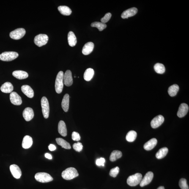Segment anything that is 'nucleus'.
Returning <instances> with one entry per match:
<instances>
[{
	"mask_svg": "<svg viewBox=\"0 0 189 189\" xmlns=\"http://www.w3.org/2000/svg\"><path fill=\"white\" fill-rule=\"evenodd\" d=\"M105 162V158H101L100 159H97L96 161V164L98 166H104V164Z\"/></svg>",
	"mask_w": 189,
	"mask_h": 189,
	"instance_id": "obj_40",
	"label": "nucleus"
},
{
	"mask_svg": "<svg viewBox=\"0 0 189 189\" xmlns=\"http://www.w3.org/2000/svg\"><path fill=\"white\" fill-rule=\"evenodd\" d=\"M138 9L136 8L132 7L124 11L121 15V17L123 19L128 18L136 15Z\"/></svg>",
	"mask_w": 189,
	"mask_h": 189,
	"instance_id": "obj_12",
	"label": "nucleus"
},
{
	"mask_svg": "<svg viewBox=\"0 0 189 189\" xmlns=\"http://www.w3.org/2000/svg\"><path fill=\"white\" fill-rule=\"evenodd\" d=\"M49 149L50 151H54L56 149V146L53 144H50L48 146Z\"/></svg>",
	"mask_w": 189,
	"mask_h": 189,
	"instance_id": "obj_41",
	"label": "nucleus"
},
{
	"mask_svg": "<svg viewBox=\"0 0 189 189\" xmlns=\"http://www.w3.org/2000/svg\"><path fill=\"white\" fill-rule=\"evenodd\" d=\"M111 17V14L110 13H106L103 18L101 19V23H105L109 21Z\"/></svg>",
	"mask_w": 189,
	"mask_h": 189,
	"instance_id": "obj_38",
	"label": "nucleus"
},
{
	"mask_svg": "<svg viewBox=\"0 0 189 189\" xmlns=\"http://www.w3.org/2000/svg\"><path fill=\"white\" fill-rule=\"evenodd\" d=\"M69 96L68 94H66L63 97L61 106L64 111L67 112L69 108Z\"/></svg>",
	"mask_w": 189,
	"mask_h": 189,
	"instance_id": "obj_24",
	"label": "nucleus"
},
{
	"mask_svg": "<svg viewBox=\"0 0 189 189\" xmlns=\"http://www.w3.org/2000/svg\"><path fill=\"white\" fill-rule=\"evenodd\" d=\"M58 130L60 134L62 136L67 135V129L65 123L63 121H60L58 126Z\"/></svg>",
	"mask_w": 189,
	"mask_h": 189,
	"instance_id": "obj_21",
	"label": "nucleus"
},
{
	"mask_svg": "<svg viewBox=\"0 0 189 189\" xmlns=\"http://www.w3.org/2000/svg\"><path fill=\"white\" fill-rule=\"evenodd\" d=\"M94 75L93 69L89 68L86 69L84 74V79L86 81H89L92 79Z\"/></svg>",
	"mask_w": 189,
	"mask_h": 189,
	"instance_id": "obj_26",
	"label": "nucleus"
},
{
	"mask_svg": "<svg viewBox=\"0 0 189 189\" xmlns=\"http://www.w3.org/2000/svg\"><path fill=\"white\" fill-rule=\"evenodd\" d=\"M9 98L11 103L16 105H21L22 103L21 97L16 92H11Z\"/></svg>",
	"mask_w": 189,
	"mask_h": 189,
	"instance_id": "obj_11",
	"label": "nucleus"
},
{
	"mask_svg": "<svg viewBox=\"0 0 189 189\" xmlns=\"http://www.w3.org/2000/svg\"><path fill=\"white\" fill-rule=\"evenodd\" d=\"M35 178L38 182L42 183L48 182L53 180V178L50 174L45 172L36 173Z\"/></svg>",
	"mask_w": 189,
	"mask_h": 189,
	"instance_id": "obj_4",
	"label": "nucleus"
},
{
	"mask_svg": "<svg viewBox=\"0 0 189 189\" xmlns=\"http://www.w3.org/2000/svg\"><path fill=\"white\" fill-rule=\"evenodd\" d=\"M94 46V44L92 42H88L85 44L82 50L83 54L84 55L89 54L93 50Z\"/></svg>",
	"mask_w": 189,
	"mask_h": 189,
	"instance_id": "obj_18",
	"label": "nucleus"
},
{
	"mask_svg": "<svg viewBox=\"0 0 189 189\" xmlns=\"http://www.w3.org/2000/svg\"><path fill=\"white\" fill-rule=\"evenodd\" d=\"M179 86L177 84H175L170 86L168 92L169 95L171 97L175 96L179 90Z\"/></svg>",
	"mask_w": 189,
	"mask_h": 189,
	"instance_id": "obj_29",
	"label": "nucleus"
},
{
	"mask_svg": "<svg viewBox=\"0 0 189 189\" xmlns=\"http://www.w3.org/2000/svg\"><path fill=\"white\" fill-rule=\"evenodd\" d=\"M64 72L60 71L58 74L55 82V90L58 94L62 92L64 87Z\"/></svg>",
	"mask_w": 189,
	"mask_h": 189,
	"instance_id": "obj_2",
	"label": "nucleus"
},
{
	"mask_svg": "<svg viewBox=\"0 0 189 189\" xmlns=\"http://www.w3.org/2000/svg\"><path fill=\"white\" fill-rule=\"evenodd\" d=\"M142 179V174L141 173H137L129 176L127 180V184L131 186H135L140 183Z\"/></svg>",
	"mask_w": 189,
	"mask_h": 189,
	"instance_id": "obj_3",
	"label": "nucleus"
},
{
	"mask_svg": "<svg viewBox=\"0 0 189 189\" xmlns=\"http://www.w3.org/2000/svg\"><path fill=\"white\" fill-rule=\"evenodd\" d=\"M157 143V140L155 138L151 139L145 143L144 146V149L147 151L151 150L155 147Z\"/></svg>",
	"mask_w": 189,
	"mask_h": 189,
	"instance_id": "obj_20",
	"label": "nucleus"
},
{
	"mask_svg": "<svg viewBox=\"0 0 189 189\" xmlns=\"http://www.w3.org/2000/svg\"><path fill=\"white\" fill-rule=\"evenodd\" d=\"M26 34V31L23 28H18L11 32L9 36L15 40H19L23 38Z\"/></svg>",
	"mask_w": 189,
	"mask_h": 189,
	"instance_id": "obj_8",
	"label": "nucleus"
},
{
	"mask_svg": "<svg viewBox=\"0 0 189 189\" xmlns=\"http://www.w3.org/2000/svg\"><path fill=\"white\" fill-rule=\"evenodd\" d=\"M153 178V173L152 172H149L145 175L144 177L142 179L140 185L143 187L150 183Z\"/></svg>",
	"mask_w": 189,
	"mask_h": 189,
	"instance_id": "obj_9",
	"label": "nucleus"
},
{
	"mask_svg": "<svg viewBox=\"0 0 189 189\" xmlns=\"http://www.w3.org/2000/svg\"><path fill=\"white\" fill-rule=\"evenodd\" d=\"M188 105L185 103L181 104L178 110L177 116L180 118L184 117L188 113Z\"/></svg>",
	"mask_w": 189,
	"mask_h": 189,
	"instance_id": "obj_15",
	"label": "nucleus"
},
{
	"mask_svg": "<svg viewBox=\"0 0 189 189\" xmlns=\"http://www.w3.org/2000/svg\"><path fill=\"white\" fill-rule=\"evenodd\" d=\"M91 26L92 27H97L99 29V31H101L107 27V25L105 23H101V22H94L91 23Z\"/></svg>",
	"mask_w": 189,
	"mask_h": 189,
	"instance_id": "obj_34",
	"label": "nucleus"
},
{
	"mask_svg": "<svg viewBox=\"0 0 189 189\" xmlns=\"http://www.w3.org/2000/svg\"><path fill=\"white\" fill-rule=\"evenodd\" d=\"M12 75L18 79L23 80L27 78L28 74L26 72L22 70H15L13 72Z\"/></svg>",
	"mask_w": 189,
	"mask_h": 189,
	"instance_id": "obj_22",
	"label": "nucleus"
},
{
	"mask_svg": "<svg viewBox=\"0 0 189 189\" xmlns=\"http://www.w3.org/2000/svg\"><path fill=\"white\" fill-rule=\"evenodd\" d=\"M168 148L164 147L161 148L156 154V157L158 159H161L166 156L168 152Z\"/></svg>",
	"mask_w": 189,
	"mask_h": 189,
	"instance_id": "obj_31",
	"label": "nucleus"
},
{
	"mask_svg": "<svg viewBox=\"0 0 189 189\" xmlns=\"http://www.w3.org/2000/svg\"><path fill=\"white\" fill-rule=\"evenodd\" d=\"M10 170L12 176L15 178L19 179L21 176V171L17 165L13 164L10 166Z\"/></svg>",
	"mask_w": 189,
	"mask_h": 189,
	"instance_id": "obj_13",
	"label": "nucleus"
},
{
	"mask_svg": "<svg viewBox=\"0 0 189 189\" xmlns=\"http://www.w3.org/2000/svg\"><path fill=\"white\" fill-rule=\"evenodd\" d=\"M122 155V152L118 150L113 151L110 155V160L111 162L115 161L118 159L121 158Z\"/></svg>",
	"mask_w": 189,
	"mask_h": 189,
	"instance_id": "obj_30",
	"label": "nucleus"
},
{
	"mask_svg": "<svg viewBox=\"0 0 189 189\" xmlns=\"http://www.w3.org/2000/svg\"><path fill=\"white\" fill-rule=\"evenodd\" d=\"M61 176L64 179L70 180L78 176V173L75 168L71 167L63 171Z\"/></svg>",
	"mask_w": 189,
	"mask_h": 189,
	"instance_id": "obj_1",
	"label": "nucleus"
},
{
	"mask_svg": "<svg viewBox=\"0 0 189 189\" xmlns=\"http://www.w3.org/2000/svg\"><path fill=\"white\" fill-rule=\"evenodd\" d=\"M19 56L15 52H5L0 54V60L4 61H10L16 59Z\"/></svg>",
	"mask_w": 189,
	"mask_h": 189,
	"instance_id": "obj_5",
	"label": "nucleus"
},
{
	"mask_svg": "<svg viewBox=\"0 0 189 189\" xmlns=\"http://www.w3.org/2000/svg\"><path fill=\"white\" fill-rule=\"evenodd\" d=\"M64 83L67 86H72L73 83L72 72L70 70H67L64 74Z\"/></svg>",
	"mask_w": 189,
	"mask_h": 189,
	"instance_id": "obj_14",
	"label": "nucleus"
},
{
	"mask_svg": "<svg viewBox=\"0 0 189 189\" xmlns=\"http://www.w3.org/2000/svg\"><path fill=\"white\" fill-rule=\"evenodd\" d=\"M58 9L62 15H69L72 13L70 8L66 6H59L58 7Z\"/></svg>",
	"mask_w": 189,
	"mask_h": 189,
	"instance_id": "obj_27",
	"label": "nucleus"
},
{
	"mask_svg": "<svg viewBox=\"0 0 189 189\" xmlns=\"http://www.w3.org/2000/svg\"><path fill=\"white\" fill-rule=\"evenodd\" d=\"M164 121V118L161 115L156 116L153 119L151 122V127L153 128H157L163 123Z\"/></svg>",
	"mask_w": 189,
	"mask_h": 189,
	"instance_id": "obj_10",
	"label": "nucleus"
},
{
	"mask_svg": "<svg viewBox=\"0 0 189 189\" xmlns=\"http://www.w3.org/2000/svg\"><path fill=\"white\" fill-rule=\"evenodd\" d=\"M72 139L74 141H78L81 139V137L78 132L74 131L72 133Z\"/></svg>",
	"mask_w": 189,
	"mask_h": 189,
	"instance_id": "obj_39",
	"label": "nucleus"
},
{
	"mask_svg": "<svg viewBox=\"0 0 189 189\" xmlns=\"http://www.w3.org/2000/svg\"><path fill=\"white\" fill-rule=\"evenodd\" d=\"M68 41L69 45L70 46L74 47L76 45V38L74 34L72 31L69 32L68 34Z\"/></svg>",
	"mask_w": 189,
	"mask_h": 189,
	"instance_id": "obj_25",
	"label": "nucleus"
},
{
	"mask_svg": "<svg viewBox=\"0 0 189 189\" xmlns=\"http://www.w3.org/2000/svg\"><path fill=\"white\" fill-rule=\"evenodd\" d=\"M179 186L182 189H189L187 180L185 179L182 178L180 180Z\"/></svg>",
	"mask_w": 189,
	"mask_h": 189,
	"instance_id": "obj_35",
	"label": "nucleus"
},
{
	"mask_svg": "<svg viewBox=\"0 0 189 189\" xmlns=\"http://www.w3.org/2000/svg\"><path fill=\"white\" fill-rule=\"evenodd\" d=\"M45 157L46 158L49 159V160H52V157L51 154L48 153H46L45 154Z\"/></svg>",
	"mask_w": 189,
	"mask_h": 189,
	"instance_id": "obj_42",
	"label": "nucleus"
},
{
	"mask_svg": "<svg viewBox=\"0 0 189 189\" xmlns=\"http://www.w3.org/2000/svg\"><path fill=\"white\" fill-rule=\"evenodd\" d=\"M32 138L29 135H26L23 138L22 146L23 148L28 149L30 148L33 144Z\"/></svg>",
	"mask_w": 189,
	"mask_h": 189,
	"instance_id": "obj_19",
	"label": "nucleus"
},
{
	"mask_svg": "<svg viewBox=\"0 0 189 189\" xmlns=\"http://www.w3.org/2000/svg\"><path fill=\"white\" fill-rule=\"evenodd\" d=\"M42 112L45 119H47L49 115L50 107L48 100L46 97H43L41 100Z\"/></svg>",
	"mask_w": 189,
	"mask_h": 189,
	"instance_id": "obj_7",
	"label": "nucleus"
},
{
	"mask_svg": "<svg viewBox=\"0 0 189 189\" xmlns=\"http://www.w3.org/2000/svg\"><path fill=\"white\" fill-rule=\"evenodd\" d=\"M48 40V37L47 35L41 34L36 36L34 39V42L37 46L40 47L46 44Z\"/></svg>",
	"mask_w": 189,
	"mask_h": 189,
	"instance_id": "obj_6",
	"label": "nucleus"
},
{
	"mask_svg": "<svg viewBox=\"0 0 189 189\" xmlns=\"http://www.w3.org/2000/svg\"><path fill=\"white\" fill-rule=\"evenodd\" d=\"M137 136V132L131 130L129 131L126 135V140L130 142L134 141Z\"/></svg>",
	"mask_w": 189,
	"mask_h": 189,
	"instance_id": "obj_32",
	"label": "nucleus"
},
{
	"mask_svg": "<svg viewBox=\"0 0 189 189\" xmlns=\"http://www.w3.org/2000/svg\"><path fill=\"white\" fill-rule=\"evenodd\" d=\"M154 68L156 72L160 74H163L165 72L164 66L160 63H157L154 66Z\"/></svg>",
	"mask_w": 189,
	"mask_h": 189,
	"instance_id": "obj_33",
	"label": "nucleus"
},
{
	"mask_svg": "<svg viewBox=\"0 0 189 189\" xmlns=\"http://www.w3.org/2000/svg\"><path fill=\"white\" fill-rule=\"evenodd\" d=\"M119 167H116L110 170L109 174L113 177H116L119 172Z\"/></svg>",
	"mask_w": 189,
	"mask_h": 189,
	"instance_id": "obj_36",
	"label": "nucleus"
},
{
	"mask_svg": "<svg viewBox=\"0 0 189 189\" xmlns=\"http://www.w3.org/2000/svg\"><path fill=\"white\" fill-rule=\"evenodd\" d=\"M73 149L77 152H80L83 149V146L82 143L78 142L74 143L72 146Z\"/></svg>",
	"mask_w": 189,
	"mask_h": 189,
	"instance_id": "obj_37",
	"label": "nucleus"
},
{
	"mask_svg": "<svg viewBox=\"0 0 189 189\" xmlns=\"http://www.w3.org/2000/svg\"><path fill=\"white\" fill-rule=\"evenodd\" d=\"M23 116L27 122L32 119L34 116V111L32 109L29 107L25 108L23 112Z\"/></svg>",
	"mask_w": 189,
	"mask_h": 189,
	"instance_id": "obj_16",
	"label": "nucleus"
},
{
	"mask_svg": "<svg viewBox=\"0 0 189 189\" xmlns=\"http://www.w3.org/2000/svg\"><path fill=\"white\" fill-rule=\"evenodd\" d=\"M21 90L23 93L27 97L29 98H32L34 97V91L31 86H28V85H23L21 86Z\"/></svg>",
	"mask_w": 189,
	"mask_h": 189,
	"instance_id": "obj_17",
	"label": "nucleus"
},
{
	"mask_svg": "<svg viewBox=\"0 0 189 189\" xmlns=\"http://www.w3.org/2000/svg\"><path fill=\"white\" fill-rule=\"evenodd\" d=\"M13 90V86L11 83L6 82L3 84L1 87V90L2 92L5 93L12 92Z\"/></svg>",
	"mask_w": 189,
	"mask_h": 189,
	"instance_id": "obj_23",
	"label": "nucleus"
},
{
	"mask_svg": "<svg viewBox=\"0 0 189 189\" xmlns=\"http://www.w3.org/2000/svg\"><path fill=\"white\" fill-rule=\"evenodd\" d=\"M157 189H165V188L164 186H160Z\"/></svg>",
	"mask_w": 189,
	"mask_h": 189,
	"instance_id": "obj_43",
	"label": "nucleus"
},
{
	"mask_svg": "<svg viewBox=\"0 0 189 189\" xmlns=\"http://www.w3.org/2000/svg\"><path fill=\"white\" fill-rule=\"evenodd\" d=\"M56 141L58 145L64 149H70L71 148L70 144L62 138H57Z\"/></svg>",
	"mask_w": 189,
	"mask_h": 189,
	"instance_id": "obj_28",
	"label": "nucleus"
}]
</instances>
